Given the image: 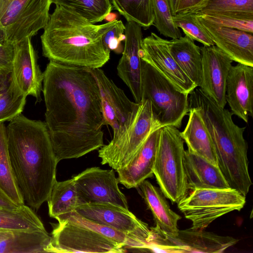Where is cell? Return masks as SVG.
<instances>
[{
    "label": "cell",
    "instance_id": "obj_31",
    "mask_svg": "<svg viewBox=\"0 0 253 253\" xmlns=\"http://www.w3.org/2000/svg\"><path fill=\"white\" fill-rule=\"evenodd\" d=\"M73 11L89 22L103 21L111 12V0H52V3Z\"/></svg>",
    "mask_w": 253,
    "mask_h": 253
},
{
    "label": "cell",
    "instance_id": "obj_30",
    "mask_svg": "<svg viewBox=\"0 0 253 253\" xmlns=\"http://www.w3.org/2000/svg\"><path fill=\"white\" fill-rule=\"evenodd\" d=\"M0 188L17 205L25 204L13 174L4 123H0Z\"/></svg>",
    "mask_w": 253,
    "mask_h": 253
},
{
    "label": "cell",
    "instance_id": "obj_41",
    "mask_svg": "<svg viewBox=\"0 0 253 253\" xmlns=\"http://www.w3.org/2000/svg\"><path fill=\"white\" fill-rule=\"evenodd\" d=\"M207 0H178L176 14L192 13Z\"/></svg>",
    "mask_w": 253,
    "mask_h": 253
},
{
    "label": "cell",
    "instance_id": "obj_23",
    "mask_svg": "<svg viewBox=\"0 0 253 253\" xmlns=\"http://www.w3.org/2000/svg\"><path fill=\"white\" fill-rule=\"evenodd\" d=\"M146 205L151 211L156 226L170 236H176L178 221L181 216L170 208L160 189L145 180L137 187Z\"/></svg>",
    "mask_w": 253,
    "mask_h": 253
},
{
    "label": "cell",
    "instance_id": "obj_8",
    "mask_svg": "<svg viewBox=\"0 0 253 253\" xmlns=\"http://www.w3.org/2000/svg\"><path fill=\"white\" fill-rule=\"evenodd\" d=\"M246 197L231 188L197 189L186 194L177 204L192 228L204 229L216 219L234 211H240Z\"/></svg>",
    "mask_w": 253,
    "mask_h": 253
},
{
    "label": "cell",
    "instance_id": "obj_7",
    "mask_svg": "<svg viewBox=\"0 0 253 253\" xmlns=\"http://www.w3.org/2000/svg\"><path fill=\"white\" fill-rule=\"evenodd\" d=\"M142 99L151 102L163 126L180 128L189 110V95L178 90L169 80L142 60Z\"/></svg>",
    "mask_w": 253,
    "mask_h": 253
},
{
    "label": "cell",
    "instance_id": "obj_42",
    "mask_svg": "<svg viewBox=\"0 0 253 253\" xmlns=\"http://www.w3.org/2000/svg\"><path fill=\"white\" fill-rule=\"evenodd\" d=\"M0 188V207L8 209H15L18 207Z\"/></svg>",
    "mask_w": 253,
    "mask_h": 253
},
{
    "label": "cell",
    "instance_id": "obj_43",
    "mask_svg": "<svg viewBox=\"0 0 253 253\" xmlns=\"http://www.w3.org/2000/svg\"><path fill=\"white\" fill-rule=\"evenodd\" d=\"M11 81V73L7 74L0 71V93L8 87Z\"/></svg>",
    "mask_w": 253,
    "mask_h": 253
},
{
    "label": "cell",
    "instance_id": "obj_17",
    "mask_svg": "<svg viewBox=\"0 0 253 253\" xmlns=\"http://www.w3.org/2000/svg\"><path fill=\"white\" fill-rule=\"evenodd\" d=\"M125 46L117 67V74L129 89L135 102L142 98V60L139 50L142 41L141 27L133 21L125 25Z\"/></svg>",
    "mask_w": 253,
    "mask_h": 253
},
{
    "label": "cell",
    "instance_id": "obj_22",
    "mask_svg": "<svg viewBox=\"0 0 253 253\" xmlns=\"http://www.w3.org/2000/svg\"><path fill=\"white\" fill-rule=\"evenodd\" d=\"M188 120L180 135L188 149L218 166L214 145L199 110L190 107Z\"/></svg>",
    "mask_w": 253,
    "mask_h": 253
},
{
    "label": "cell",
    "instance_id": "obj_5",
    "mask_svg": "<svg viewBox=\"0 0 253 253\" xmlns=\"http://www.w3.org/2000/svg\"><path fill=\"white\" fill-rule=\"evenodd\" d=\"M184 143L178 128L168 126L160 128L153 173L162 192L172 204L177 203L188 190Z\"/></svg>",
    "mask_w": 253,
    "mask_h": 253
},
{
    "label": "cell",
    "instance_id": "obj_15",
    "mask_svg": "<svg viewBox=\"0 0 253 253\" xmlns=\"http://www.w3.org/2000/svg\"><path fill=\"white\" fill-rule=\"evenodd\" d=\"M202 80L199 88L219 107L224 108L227 76L233 61L215 45L200 47Z\"/></svg>",
    "mask_w": 253,
    "mask_h": 253
},
{
    "label": "cell",
    "instance_id": "obj_16",
    "mask_svg": "<svg viewBox=\"0 0 253 253\" xmlns=\"http://www.w3.org/2000/svg\"><path fill=\"white\" fill-rule=\"evenodd\" d=\"M37 61L31 38L15 44L11 82L25 96L32 95L40 102L42 100L43 73Z\"/></svg>",
    "mask_w": 253,
    "mask_h": 253
},
{
    "label": "cell",
    "instance_id": "obj_14",
    "mask_svg": "<svg viewBox=\"0 0 253 253\" xmlns=\"http://www.w3.org/2000/svg\"><path fill=\"white\" fill-rule=\"evenodd\" d=\"M139 55L180 92L189 95L197 87L172 56L168 40L151 33L142 39Z\"/></svg>",
    "mask_w": 253,
    "mask_h": 253
},
{
    "label": "cell",
    "instance_id": "obj_9",
    "mask_svg": "<svg viewBox=\"0 0 253 253\" xmlns=\"http://www.w3.org/2000/svg\"><path fill=\"white\" fill-rule=\"evenodd\" d=\"M52 0H0V41L15 44L44 29Z\"/></svg>",
    "mask_w": 253,
    "mask_h": 253
},
{
    "label": "cell",
    "instance_id": "obj_27",
    "mask_svg": "<svg viewBox=\"0 0 253 253\" xmlns=\"http://www.w3.org/2000/svg\"><path fill=\"white\" fill-rule=\"evenodd\" d=\"M46 201L49 215L55 219L60 215L75 211L84 205L73 177L63 181L56 180Z\"/></svg>",
    "mask_w": 253,
    "mask_h": 253
},
{
    "label": "cell",
    "instance_id": "obj_45",
    "mask_svg": "<svg viewBox=\"0 0 253 253\" xmlns=\"http://www.w3.org/2000/svg\"><path fill=\"white\" fill-rule=\"evenodd\" d=\"M12 231L0 230V243L8 237Z\"/></svg>",
    "mask_w": 253,
    "mask_h": 253
},
{
    "label": "cell",
    "instance_id": "obj_36",
    "mask_svg": "<svg viewBox=\"0 0 253 253\" xmlns=\"http://www.w3.org/2000/svg\"><path fill=\"white\" fill-rule=\"evenodd\" d=\"M177 27L181 28L185 36L204 45H215L211 38L202 27L194 13H177L172 16Z\"/></svg>",
    "mask_w": 253,
    "mask_h": 253
},
{
    "label": "cell",
    "instance_id": "obj_25",
    "mask_svg": "<svg viewBox=\"0 0 253 253\" xmlns=\"http://www.w3.org/2000/svg\"><path fill=\"white\" fill-rule=\"evenodd\" d=\"M170 52L185 75L197 87L202 80V55L200 47L188 37L169 41Z\"/></svg>",
    "mask_w": 253,
    "mask_h": 253
},
{
    "label": "cell",
    "instance_id": "obj_33",
    "mask_svg": "<svg viewBox=\"0 0 253 253\" xmlns=\"http://www.w3.org/2000/svg\"><path fill=\"white\" fill-rule=\"evenodd\" d=\"M195 14L199 17L214 25L253 33V13L231 11Z\"/></svg>",
    "mask_w": 253,
    "mask_h": 253
},
{
    "label": "cell",
    "instance_id": "obj_18",
    "mask_svg": "<svg viewBox=\"0 0 253 253\" xmlns=\"http://www.w3.org/2000/svg\"><path fill=\"white\" fill-rule=\"evenodd\" d=\"M196 16L216 46L233 61L253 67V33L214 25Z\"/></svg>",
    "mask_w": 253,
    "mask_h": 253
},
{
    "label": "cell",
    "instance_id": "obj_10",
    "mask_svg": "<svg viewBox=\"0 0 253 253\" xmlns=\"http://www.w3.org/2000/svg\"><path fill=\"white\" fill-rule=\"evenodd\" d=\"M51 224L53 230L47 253H122L121 244L91 229L67 220Z\"/></svg>",
    "mask_w": 253,
    "mask_h": 253
},
{
    "label": "cell",
    "instance_id": "obj_4",
    "mask_svg": "<svg viewBox=\"0 0 253 253\" xmlns=\"http://www.w3.org/2000/svg\"><path fill=\"white\" fill-rule=\"evenodd\" d=\"M189 95V107L199 110L212 137L221 171L230 188L246 197L253 183L244 137L246 127L236 125L231 112L219 107L199 88Z\"/></svg>",
    "mask_w": 253,
    "mask_h": 253
},
{
    "label": "cell",
    "instance_id": "obj_40",
    "mask_svg": "<svg viewBox=\"0 0 253 253\" xmlns=\"http://www.w3.org/2000/svg\"><path fill=\"white\" fill-rule=\"evenodd\" d=\"M14 45L0 41V71L10 74L14 54Z\"/></svg>",
    "mask_w": 253,
    "mask_h": 253
},
{
    "label": "cell",
    "instance_id": "obj_1",
    "mask_svg": "<svg viewBox=\"0 0 253 253\" xmlns=\"http://www.w3.org/2000/svg\"><path fill=\"white\" fill-rule=\"evenodd\" d=\"M42 91L45 123L58 163L104 145L101 95L88 68L49 61Z\"/></svg>",
    "mask_w": 253,
    "mask_h": 253
},
{
    "label": "cell",
    "instance_id": "obj_37",
    "mask_svg": "<svg viewBox=\"0 0 253 253\" xmlns=\"http://www.w3.org/2000/svg\"><path fill=\"white\" fill-rule=\"evenodd\" d=\"M231 11L253 13V0H207L192 13Z\"/></svg>",
    "mask_w": 253,
    "mask_h": 253
},
{
    "label": "cell",
    "instance_id": "obj_38",
    "mask_svg": "<svg viewBox=\"0 0 253 253\" xmlns=\"http://www.w3.org/2000/svg\"><path fill=\"white\" fill-rule=\"evenodd\" d=\"M150 234L147 240L146 252L185 253L184 249L177 245L172 237L155 226L150 228Z\"/></svg>",
    "mask_w": 253,
    "mask_h": 253
},
{
    "label": "cell",
    "instance_id": "obj_29",
    "mask_svg": "<svg viewBox=\"0 0 253 253\" xmlns=\"http://www.w3.org/2000/svg\"><path fill=\"white\" fill-rule=\"evenodd\" d=\"M34 211L25 204L15 209L0 207V230H45Z\"/></svg>",
    "mask_w": 253,
    "mask_h": 253
},
{
    "label": "cell",
    "instance_id": "obj_39",
    "mask_svg": "<svg viewBox=\"0 0 253 253\" xmlns=\"http://www.w3.org/2000/svg\"><path fill=\"white\" fill-rule=\"evenodd\" d=\"M125 25L121 20H116L113 26L103 35L102 42L106 49L117 53H122L121 42L125 40Z\"/></svg>",
    "mask_w": 253,
    "mask_h": 253
},
{
    "label": "cell",
    "instance_id": "obj_28",
    "mask_svg": "<svg viewBox=\"0 0 253 253\" xmlns=\"http://www.w3.org/2000/svg\"><path fill=\"white\" fill-rule=\"evenodd\" d=\"M55 219L57 221L67 220L88 228L104 237L121 244L126 249L146 252L147 245L140 241L111 227L88 219L79 214L76 211L60 215Z\"/></svg>",
    "mask_w": 253,
    "mask_h": 253
},
{
    "label": "cell",
    "instance_id": "obj_21",
    "mask_svg": "<svg viewBox=\"0 0 253 253\" xmlns=\"http://www.w3.org/2000/svg\"><path fill=\"white\" fill-rule=\"evenodd\" d=\"M184 168L188 189L230 188L218 166L187 149Z\"/></svg>",
    "mask_w": 253,
    "mask_h": 253
},
{
    "label": "cell",
    "instance_id": "obj_26",
    "mask_svg": "<svg viewBox=\"0 0 253 253\" xmlns=\"http://www.w3.org/2000/svg\"><path fill=\"white\" fill-rule=\"evenodd\" d=\"M50 241L45 229L12 231L0 243V253H47Z\"/></svg>",
    "mask_w": 253,
    "mask_h": 253
},
{
    "label": "cell",
    "instance_id": "obj_24",
    "mask_svg": "<svg viewBox=\"0 0 253 253\" xmlns=\"http://www.w3.org/2000/svg\"><path fill=\"white\" fill-rule=\"evenodd\" d=\"M171 237L177 245L184 249L185 253H223L238 241L231 236H220L192 227L179 230L177 235Z\"/></svg>",
    "mask_w": 253,
    "mask_h": 253
},
{
    "label": "cell",
    "instance_id": "obj_12",
    "mask_svg": "<svg viewBox=\"0 0 253 253\" xmlns=\"http://www.w3.org/2000/svg\"><path fill=\"white\" fill-rule=\"evenodd\" d=\"M73 178L84 204L110 203L128 209L126 196L119 188V181L113 169L91 167Z\"/></svg>",
    "mask_w": 253,
    "mask_h": 253
},
{
    "label": "cell",
    "instance_id": "obj_3",
    "mask_svg": "<svg viewBox=\"0 0 253 253\" xmlns=\"http://www.w3.org/2000/svg\"><path fill=\"white\" fill-rule=\"evenodd\" d=\"M116 20L95 25L72 10L56 5L41 37L42 54L64 65L101 68L110 59L103 35Z\"/></svg>",
    "mask_w": 253,
    "mask_h": 253
},
{
    "label": "cell",
    "instance_id": "obj_13",
    "mask_svg": "<svg viewBox=\"0 0 253 253\" xmlns=\"http://www.w3.org/2000/svg\"><path fill=\"white\" fill-rule=\"evenodd\" d=\"M75 211L88 219L133 237L147 246L150 234L148 225L128 209L103 202L84 204L79 206Z\"/></svg>",
    "mask_w": 253,
    "mask_h": 253
},
{
    "label": "cell",
    "instance_id": "obj_32",
    "mask_svg": "<svg viewBox=\"0 0 253 253\" xmlns=\"http://www.w3.org/2000/svg\"><path fill=\"white\" fill-rule=\"evenodd\" d=\"M116 10L127 21H133L141 27L153 25V14L151 0H111Z\"/></svg>",
    "mask_w": 253,
    "mask_h": 253
},
{
    "label": "cell",
    "instance_id": "obj_44",
    "mask_svg": "<svg viewBox=\"0 0 253 253\" xmlns=\"http://www.w3.org/2000/svg\"><path fill=\"white\" fill-rule=\"evenodd\" d=\"M173 16L176 14L178 0H169Z\"/></svg>",
    "mask_w": 253,
    "mask_h": 253
},
{
    "label": "cell",
    "instance_id": "obj_46",
    "mask_svg": "<svg viewBox=\"0 0 253 253\" xmlns=\"http://www.w3.org/2000/svg\"><path fill=\"white\" fill-rule=\"evenodd\" d=\"M1 93H2V92L0 93V94H1Z\"/></svg>",
    "mask_w": 253,
    "mask_h": 253
},
{
    "label": "cell",
    "instance_id": "obj_34",
    "mask_svg": "<svg viewBox=\"0 0 253 253\" xmlns=\"http://www.w3.org/2000/svg\"><path fill=\"white\" fill-rule=\"evenodd\" d=\"M153 25L163 36L172 39L181 37L179 28L175 25L169 0H151Z\"/></svg>",
    "mask_w": 253,
    "mask_h": 253
},
{
    "label": "cell",
    "instance_id": "obj_35",
    "mask_svg": "<svg viewBox=\"0 0 253 253\" xmlns=\"http://www.w3.org/2000/svg\"><path fill=\"white\" fill-rule=\"evenodd\" d=\"M26 98L10 81L8 87L0 95V123L10 121L21 114Z\"/></svg>",
    "mask_w": 253,
    "mask_h": 253
},
{
    "label": "cell",
    "instance_id": "obj_20",
    "mask_svg": "<svg viewBox=\"0 0 253 253\" xmlns=\"http://www.w3.org/2000/svg\"><path fill=\"white\" fill-rule=\"evenodd\" d=\"M160 133V128L153 131L128 165L116 170L119 183L128 189L137 188L142 182L154 175L153 169Z\"/></svg>",
    "mask_w": 253,
    "mask_h": 253
},
{
    "label": "cell",
    "instance_id": "obj_2",
    "mask_svg": "<svg viewBox=\"0 0 253 253\" xmlns=\"http://www.w3.org/2000/svg\"><path fill=\"white\" fill-rule=\"evenodd\" d=\"M6 137L18 189L24 202L38 210L47 201L56 180L58 163L46 125L20 114L6 126Z\"/></svg>",
    "mask_w": 253,
    "mask_h": 253
},
{
    "label": "cell",
    "instance_id": "obj_19",
    "mask_svg": "<svg viewBox=\"0 0 253 253\" xmlns=\"http://www.w3.org/2000/svg\"><path fill=\"white\" fill-rule=\"evenodd\" d=\"M226 100L233 115L245 123L253 115V67L238 63L229 70Z\"/></svg>",
    "mask_w": 253,
    "mask_h": 253
},
{
    "label": "cell",
    "instance_id": "obj_6",
    "mask_svg": "<svg viewBox=\"0 0 253 253\" xmlns=\"http://www.w3.org/2000/svg\"><path fill=\"white\" fill-rule=\"evenodd\" d=\"M162 126L150 101L142 99L128 127L99 149L101 164L116 170L126 167L148 136Z\"/></svg>",
    "mask_w": 253,
    "mask_h": 253
},
{
    "label": "cell",
    "instance_id": "obj_11",
    "mask_svg": "<svg viewBox=\"0 0 253 253\" xmlns=\"http://www.w3.org/2000/svg\"><path fill=\"white\" fill-rule=\"evenodd\" d=\"M88 69L99 88L104 125L110 126L113 130V137H116L130 125L139 102L131 101L100 68Z\"/></svg>",
    "mask_w": 253,
    "mask_h": 253
}]
</instances>
